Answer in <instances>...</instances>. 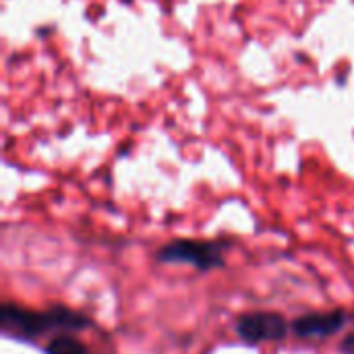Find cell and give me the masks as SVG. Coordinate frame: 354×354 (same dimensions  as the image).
Segmentation results:
<instances>
[{"instance_id":"obj_1","label":"cell","mask_w":354,"mask_h":354,"mask_svg":"<svg viewBox=\"0 0 354 354\" xmlns=\"http://www.w3.org/2000/svg\"><path fill=\"white\" fill-rule=\"evenodd\" d=\"M2 332L17 340H35L48 332H79L91 326V322L73 309L54 307L50 311H29L19 305H2L0 311Z\"/></svg>"},{"instance_id":"obj_2","label":"cell","mask_w":354,"mask_h":354,"mask_svg":"<svg viewBox=\"0 0 354 354\" xmlns=\"http://www.w3.org/2000/svg\"><path fill=\"white\" fill-rule=\"evenodd\" d=\"M230 243L222 241H172L158 251V261L162 263H185L199 272H209L224 266V251Z\"/></svg>"},{"instance_id":"obj_3","label":"cell","mask_w":354,"mask_h":354,"mask_svg":"<svg viewBox=\"0 0 354 354\" xmlns=\"http://www.w3.org/2000/svg\"><path fill=\"white\" fill-rule=\"evenodd\" d=\"M288 332V324L280 313L272 311H255L245 313L236 319V334L247 344L261 342H280Z\"/></svg>"},{"instance_id":"obj_4","label":"cell","mask_w":354,"mask_h":354,"mask_svg":"<svg viewBox=\"0 0 354 354\" xmlns=\"http://www.w3.org/2000/svg\"><path fill=\"white\" fill-rule=\"evenodd\" d=\"M344 326H346L344 311L307 313L292 322V332L299 338H328L338 334Z\"/></svg>"},{"instance_id":"obj_5","label":"cell","mask_w":354,"mask_h":354,"mask_svg":"<svg viewBox=\"0 0 354 354\" xmlns=\"http://www.w3.org/2000/svg\"><path fill=\"white\" fill-rule=\"evenodd\" d=\"M46 354H91V351L73 336H56L46 344Z\"/></svg>"},{"instance_id":"obj_6","label":"cell","mask_w":354,"mask_h":354,"mask_svg":"<svg viewBox=\"0 0 354 354\" xmlns=\"http://www.w3.org/2000/svg\"><path fill=\"white\" fill-rule=\"evenodd\" d=\"M342 351L346 354H354V334L353 336H348V338L342 342Z\"/></svg>"}]
</instances>
